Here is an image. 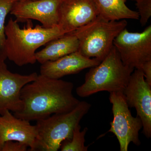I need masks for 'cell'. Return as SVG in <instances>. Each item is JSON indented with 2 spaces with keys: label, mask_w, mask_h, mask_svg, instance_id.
<instances>
[{
  "label": "cell",
  "mask_w": 151,
  "mask_h": 151,
  "mask_svg": "<svg viewBox=\"0 0 151 151\" xmlns=\"http://www.w3.org/2000/svg\"><path fill=\"white\" fill-rule=\"evenodd\" d=\"M17 1L18 0H0V63L7 58L6 49V17Z\"/></svg>",
  "instance_id": "cell-16"
},
{
  "label": "cell",
  "mask_w": 151,
  "mask_h": 151,
  "mask_svg": "<svg viewBox=\"0 0 151 151\" xmlns=\"http://www.w3.org/2000/svg\"><path fill=\"white\" fill-rule=\"evenodd\" d=\"M95 58H88L76 51L52 61L41 64V75L53 79L79 73L81 70L94 67L100 63Z\"/></svg>",
  "instance_id": "cell-13"
},
{
  "label": "cell",
  "mask_w": 151,
  "mask_h": 151,
  "mask_svg": "<svg viewBox=\"0 0 151 151\" xmlns=\"http://www.w3.org/2000/svg\"><path fill=\"white\" fill-rule=\"evenodd\" d=\"M91 107L88 102L80 101L69 112L53 114L37 121L35 151H58L63 141L71 139L75 127Z\"/></svg>",
  "instance_id": "cell-4"
},
{
  "label": "cell",
  "mask_w": 151,
  "mask_h": 151,
  "mask_svg": "<svg viewBox=\"0 0 151 151\" xmlns=\"http://www.w3.org/2000/svg\"><path fill=\"white\" fill-rule=\"evenodd\" d=\"M73 89L70 81L38 75L22 89V108L14 115L31 122L69 112L80 102L73 95Z\"/></svg>",
  "instance_id": "cell-1"
},
{
  "label": "cell",
  "mask_w": 151,
  "mask_h": 151,
  "mask_svg": "<svg viewBox=\"0 0 151 151\" xmlns=\"http://www.w3.org/2000/svg\"><path fill=\"white\" fill-rule=\"evenodd\" d=\"M136 2L140 22L144 26L151 17V0H137Z\"/></svg>",
  "instance_id": "cell-18"
},
{
  "label": "cell",
  "mask_w": 151,
  "mask_h": 151,
  "mask_svg": "<svg viewBox=\"0 0 151 151\" xmlns=\"http://www.w3.org/2000/svg\"><path fill=\"white\" fill-rule=\"evenodd\" d=\"M132 1H137V0H132Z\"/></svg>",
  "instance_id": "cell-22"
},
{
  "label": "cell",
  "mask_w": 151,
  "mask_h": 151,
  "mask_svg": "<svg viewBox=\"0 0 151 151\" xmlns=\"http://www.w3.org/2000/svg\"><path fill=\"white\" fill-rule=\"evenodd\" d=\"M109 101L112 105L113 118L108 132L116 136L120 151H128L131 143L139 146V132L143 127L141 119L137 116H132L122 92L110 93Z\"/></svg>",
  "instance_id": "cell-6"
},
{
  "label": "cell",
  "mask_w": 151,
  "mask_h": 151,
  "mask_svg": "<svg viewBox=\"0 0 151 151\" xmlns=\"http://www.w3.org/2000/svg\"><path fill=\"white\" fill-rule=\"evenodd\" d=\"M60 0H33L17 1L10 13L18 22L34 19L44 27L51 28L58 24V9Z\"/></svg>",
  "instance_id": "cell-10"
},
{
  "label": "cell",
  "mask_w": 151,
  "mask_h": 151,
  "mask_svg": "<svg viewBox=\"0 0 151 151\" xmlns=\"http://www.w3.org/2000/svg\"><path fill=\"white\" fill-rule=\"evenodd\" d=\"M113 45L124 65L139 69L151 60V25L141 32H130L126 28L115 39Z\"/></svg>",
  "instance_id": "cell-7"
},
{
  "label": "cell",
  "mask_w": 151,
  "mask_h": 151,
  "mask_svg": "<svg viewBox=\"0 0 151 151\" xmlns=\"http://www.w3.org/2000/svg\"><path fill=\"white\" fill-rule=\"evenodd\" d=\"M81 127L79 124L76 126L73 131V136L70 140L63 141L61 144L60 150L61 151H87L88 146L84 145L85 136L88 131L85 127L81 131Z\"/></svg>",
  "instance_id": "cell-17"
},
{
  "label": "cell",
  "mask_w": 151,
  "mask_h": 151,
  "mask_svg": "<svg viewBox=\"0 0 151 151\" xmlns=\"http://www.w3.org/2000/svg\"><path fill=\"white\" fill-rule=\"evenodd\" d=\"M27 145L18 141H8L4 143L0 151H26Z\"/></svg>",
  "instance_id": "cell-19"
},
{
  "label": "cell",
  "mask_w": 151,
  "mask_h": 151,
  "mask_svg": "<svg viewBox=\"0 0 151 151\" xmlns=\"http://www.w3.org/2000/svg\"><path fill=\"white\" fill-rule=\"evenodd\" d=\"M134 70L124 65L113 45L98 65L90 68L84 83L76 88V94L85 97L102 91L123 93Z\"/></svg>",
  "instance_id": "cell-3"
},
{
  "label": "cell",
  "mask_w": 151,
  "mask_h": 151,
  "mask_svg": "<svg viewBox=\"0 0 151 151\" xmlns=\"http://www.w3.org/2000/svg\"><path fill=\"white\" fill-rule=\"evenodd\" d=\"M37 130L35 125L29 121L17 118L9 111L0 115V150L4 143L8 141H18L35 151Z\"/></svg>",
  "instance_id": "cell-12"
},
{
  "label": "cell",
  "mask_w": 151,
  "mask_h": 151,
  "mask_svg": "<svg viewBox=\"0 0 151 151\" xmlns=\"http://www.w3.org/2000/svg\"><path fill=\"white\" fill-rule=\"evenodd\" d=\"M126 20L108 21L98 16L94 20L71 32L78 39V51L101 62L113 46V41L126 28Z\"/></svg>",
  "instance_id": "cell-5"
},
{
  "label": "cell",
  "mask_w": 151,
  "mask_h": 151,
  "mask_svg": "<svg viewBox=\"0 0 151 151\" xmlns=\"http://www.w3.org/2000/svg\"><path fill=\"white\" fill-rule=\"evenodd\" d=\"M46 45L45 48L35 53L37 61L41 64L78 51L79 48L78 39L71 32L54 39Z\"/></svg>",
  "instance_id": "cell-14"
},
{
  "label": "cell",
  "mask_w": 151,
  "mask_h": 151,
  "mask_svg": "<svg viewBox=\"0 0 151 151\" xmlns=\"http://www.w3.org/2000/svg\"><path fill=\"white\" fill-rule=\"evenodd\" d=\"M129 108H135L143 124V133L151 137V86L145 80L142 71L135 69L123 92Z\"/></svg>",
  "instance_id": "cell-8"
},
{
  "label": "cell",
  "mask_w": 151,
  "mask_h": 151,
  "mask_svg": "<svg viewBox=\"0 0 151 151\" xmlns=\"http://www.w3.org/2000/svg\"><path fill=\"white\" fill-rule=\"evenodd\" d=\"M18 22L10 18L6 25V49L7 58L19 66L35 63L38 49L66 34L58 25L51 28L39 25L33 27L32 22L27 21L26 27L21 28Z\"/></svg>",
  "instance_id": "cell-2"
},
{
  "label": "cell",
  "mask_w": 151,
  "mask_h": 151,
  "mask_svg": "<svg viewBox=\"0 0 151 151\" xmlns=\"http://www.w3.org/2000/svg\"><path fill=\"white\" fill-rule=\"evenodd\" d=\"M58 25L65 33L71 32L98 16L94 0H60Z\"/></svg>",
  "instance_id": "cell-11"
},
{
  "label": "cell",
  "mask_w": 151,
  "mask_h": 151,
  "mask_svg": "<svg viewBox=\"0 0 151 151\" xmlns=\"http://www.w3.org/2000/svg\"><path fill=\"white\" fill-rule=\"evenodd\" d=\"M37 76L35 72L29 75L12 73L5 61L0 63V115L7 110L14 113L21 109L22 89Z\"/></svg>",
  "instance_id": "cell-9"
},
{
  "label": "cell",
  "mask_w": 151,
  "mask_h": 151,
  "mask_svg": "<svg viewBox=\"0 0 151 151\" xmlns=\"http://www.w3.org/2000/svg\"><path fill=\"white\" fill-rule=\"evenodd\" d=\"M33 1V0H18V1Z\"/></svg>",
  "instance_id": "cell-21"
},
{
  "label": "cell",
  "mask_w": 151,
  "mask_h": 151,
  "mask_svg": "<svg viewBox=\"0 0 151 151\" xmlns=\"http://www.w3.org/2000/svg\"><path fill=\"white\" fill-rule=\"evenodd\" d=\"M98 16L108 21L139 19L137 12L129 8L127 0H94Z\"/></svg>",
  "instance_id": "cell-15"
},
{
  "label": "cell",
  "mask_w": 151,
  "mask_h": 151,
  "mask_svg": "<svg viewBox=\"0 0 151 151\" xmlns=\"http://www.w3.org/2000/svg\"><path fill=\"white\" fill-rule=\"evenodd\" d=\"M139 69L142 71L145 81L151 86V60L144 63Z\"/></svg>",
  "instance_id": "cell-20"
}]
</instances>
